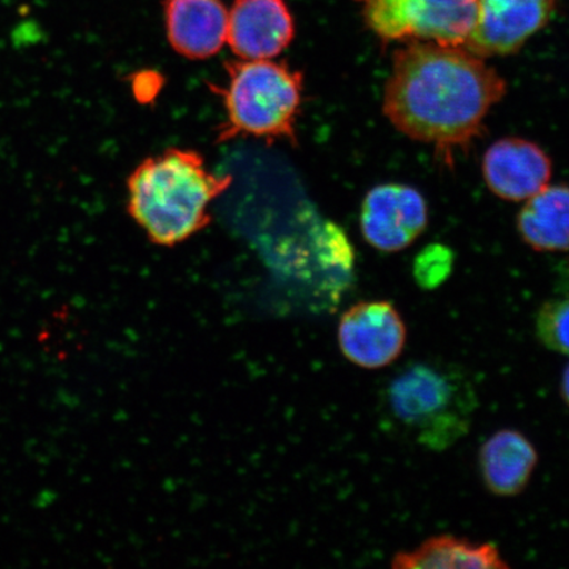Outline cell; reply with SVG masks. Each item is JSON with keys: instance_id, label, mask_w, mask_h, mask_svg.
Listing matches in <instances>:
<instances>
[{"instance_id": "cell-17", "label": "cell", "mask_w": 569, "mask_h": 569, "mask_svg": "<svg viewBox=\"0 0 569 569\" xmlns=\"http://www.w3.org/2000/svg\"><path fill=\"white\" fill-rule=\"evenodd\" d=\"M560 396L569 408V362L566 366L563 373H561Z\"/></svg>"}, {"instance_id": "cell-8", "label": "cell", "mask_w": 569, "mask_h": 569, "mask_svg": "<svg viewBox=\"0 0 569 569\" xmlns=\"http://www.w3.org/2000/svg\"><path fill=\"white\" fill-rule=\"evenodd\" d=\"M557 0H478L469 51L488 59L517 53L549 24Z\"/></svg>"}, {"instance_id": "cell-4", "label": "cell", "mask_w": 569, "mask_h": 569, "mask_svg": "<svg viewBox=\"0 0 569 569\" xmlns=\"http://www.w3.org/2000/svg\"><path fill=\"white\" fill-rule=\"evenodd\" d=\"M226 73V88L210 87L222 97L227 116L218 141L252 137L297 146L302 73L272 60L227 61Z\"/></svg>"}, {"instance_id": "cell-7", "label": "cell", "mask_w": 569, "mask_h": 569, "mask_svg": "<svg viewBox=\"0 0 569 569\" xmlns=\"http://www.w3.org/2000/svg\"><path fill=\"white\" fill-rule=\"evenodd\" d=\"M407 325L389 301L359 302L341 317L338 341L341 353L365 369L386 368L400 358L407 345Z\"/></svg>"}, {"instance_id": "cell-14", "label": "cell", "mask_w": 569, "mask_h": 569, "mask_svg": "<svg viewBox=\"0 0 569 569\" xmlns=\"http://www.w3.org/2000/svg\"><path fill=\"white\" fill-rule=\"evenodd\" d=\"M391 567L398 569H505L493 543H478L465 538L439 536L425 540L411 551L397 552Z\"/></svg>"}, {"instance_id": "cell-9", "label": "cell", "mask_w": 569, "mask_h": 569, "mask_svg": "<svg viewBox=\"0 0 569 569\" xmlns=\"http://www.w3.org/2000/svg\"><path fill=\"white\" fill-rule=\"evenodd\" d=\"M481 170L483 181L496 197L523 202L550 183L552 161L533 141L503 138L487 149Z\"/></svg>"}, {"instance_id": "cell-13", "label": "cell", "mask_w": 569, "mask_h": 569, "mask_svg": "<svg viewBox=\"0 0 569 569\" xmlns=\"http://www.w3.org/2000/svg\"><path fill=\"white\" fill-rule=\"evenodd\" d=\"M517 230L533 251H569L568 184H547L525 201L517 217Z\"/></svg>"}, {"instance_id": "cell-3", "label": "cell", "mask_w": 569, "mask_h": 569, "mask_svg": "<svg viewBox=\"0 0 569 569\" xmlns=\"http://www.w3.org/2000/svg\"><path fill=\"white\" fill-rule=\"evenodd\" d=\"M479 398L461 368L445 361L409 362L386 389L390 421L418 445L445 451L471 429Z\"/></svg>"}, {"instance_id": "cell-5", "label": "cell", "mask_w": 569, "mask_h": 569, "mask_svg": "<svg viewBox=\"0 0 569 569\" xmlns=\"http://www.w3.org/2000/svg\"><path fill=\"white\" fill-rule=\"evenodd\" d=\"M368 30L382 42L466 46L478 0H359Z\"/></svg>"}, {"instance_id": "cell-6", "label": "cell", "mask_w": 569, "mask_h": 569, "mask_svg": "<svg viewBox=\"0 0 569 569\" xmlns=\"http://www.w3.org/2000/svg\"><path fill=\"white\" fill-rule=\"evenodd\" d=\"M429 224V208L416 188L382 183L368 191L361 204L362 237L377 251H403L421 237Z\"/></svg>"}, {"instance_id": "cell-12", "label": "cell", "mask_w": 569, "mask_h": 569, "mask_svg": "<svg viewBox=\"0 0 569 569\" xmlns=\"http://www.w3.org/2000/svg\"><path fill=\"white\" fill-rule=\"evenodd\" d=\"M537 466V448L518 430L495 432L479 451V471L483 486L498 497L522 493Z\"/></svg>"}, {"instance_id": "cell-15", "label": "cell", "mask_w": 569, "mask_h": 569, "mask_svg": "<svg viewBox=\"0 0 569 569\" xmlns=\"http://www.w3.org/2000/svg\"><path fill=\"white\" fill-rule=\"evenodd\" d=\"M537 337L547 350L569 356V297L555 298L539 309Z\"/></svg>"}, {"instance_id": "cell-11", "label": "cell", "mask_w": 569, "mask_h": 569, "mask_svg": "<svg viewBox=\"0 0 569 569\" xmlns=\"http://www.w3.org/2000/svg\"><path fill=\"white\" fill-rule=\"evenodd\" d=\"M169 44L189 60L216 56L227 42L229 12L220 0H166Z\"/></svg>"}, {"instance_id": "cell-16", "label": "cell", "mask_w": 569, "mask_h": 569, "mask_svg": "<svg viewBox=\"0 0 569 569\" xmlns=\"http://www.w3.org/2000/svg\"><path fill=\"white\" fill-rule=\"evenodd\" d=\"M421 253L416 261V280L423 289L437 288L451 273L452 254L443 247H430Z\"/></svg>"}, {"instance_id": "cell-1", "label": "cell", "mask_w": 569, "mask_h": 569, "mask_svg": "<svg viewBox=\"0 0 569 569\" xmlns=\"http://www.w3.org/2000/svg\"><path fill=\"white\" fill-rule=\"evenodd\" d=\"M507 81L465 46L405 42L393 54L382 111L398 131L445 161L479 138Z\"/></svg>"}, {"instance_id": "cell-10", "label": "cell", "mask_w": 569, "mask_h": 569, "mask_svg": "<svg viewBox=\"0 0 569 569\" xmlns=\"http://www.w3.org/2000/svg\"><path fill=\"white\" fill-rule=\"evenodd\" d=\"M295 38V20L283 0H234L227 42L240 60H272Z\"/></svg>"}, {"instance_id": "cell-2", "label": "cell", "mask_w": 569, "mask_h": 569, "mask_svg": "<svg viewBox=\"0 0 569 569\" xmlns=\"http://www.w3.org/2000/svg\"><path fill=\"white\" fill-rule=\"evenodd\" d=\"M232 181L209 172L202 154L170 148L128 177V212L152 243L172 247L211 223L210 204Z\"/></svg>"}]
</instances>
